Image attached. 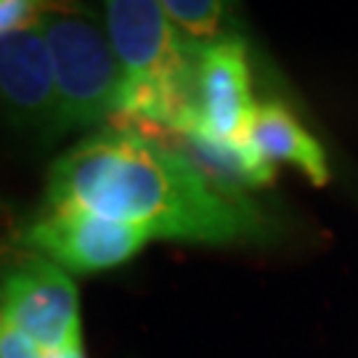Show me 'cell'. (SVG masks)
Returning a JSON list of instances; mask_svg holds the SVG:
<instances>
[{
  "mask_svg": "<svg viewBox=\"0 0 358 358\" xmlns=\"http://www.w3.org/2000/svg\"><path fill=\"white\" fill-rule=\"evenodd\" d=\"M173 22L199 45L244 40L231 0H159Z\"/></svg>",
  "mask_w": 358,
  "mask_h": 358,
  "instance_id": "30bf717a",
  "label": "cell"
},
{
  "mask_svg": "<svg viewBox=\"0 0 358 358\" xmlns=\"http://www.w3.org/2000/svg\"><path fill=\"white\" fill-rule=\"evenodd\" d=\"M3 324L32 340L43 353L83 340L80 300L69 271L29 252L3 273Z\"/></svg>",
  "mask_w": 358,
  "mask_h": 358,
  "instance_id": "277c9868",
  "label": "cell"
},
{
  "mask_svg": "<svg viewBox=\"0 0 358 358\" xmlns=\"http://www.w3.org/2000/svg\"><path fill=\"white\" fill-rule=\"evenodd\" d=\"M56 72L62 136L117 120L128 101V77L106 24L80 0H56L40 19Z\"/></svg>",
  "mask_w": 358,
  "mask_h": 358,
  "instance_id": "3957f363",
  "label": "cell"
},
{
  "mask_svg": "<svg viewBox=\"0 0 358 358\" xmlns=\"http://www.w3.org/2000/svg\"><path fill=\"white\" fill-rule=\"evenodd\" d=\"M0 96L6 120L43 143L62 138V106L45 35L38 27L0 38Z\"/></svg>",
  "mask_w": 358,
  "mask_h": 358,
  "instance_id": "8992f818",
  "label": "cell"
},
{
  "mask_svg": "<svg viewBox=\"0 0 358 358\" xmlns=\"http://www.w3.org/2000/svg\"><path fill=\"white\" fill-rule=\"evenodd\" d=\"M247 141L273 165L287 162L297 167L313 186H327L332 178L321 143L297 122V117L284 103L266 101L257 106Z\"/></svg>",
  "mask_w": 358,
  "mask_h": 358,
  "instance_id": "9c48e42d",
  "label": "cell"
},
{
  "mask_svg": "<svg viewBox=\"0 0 358 358\" xmlns=\"http://www.w3.org/2000/svg\"><path fill=\"white\" fill-rule=\"evenodd\" d=\"M196 122L220 141L247 143L260 103L252 96V75L244 40H223L202 48L196 66Z\"/></svg>",
  "mask_w": 358,
  "mask_h": 358,
  "instance_id": "52a82bcc",
  "label": "cell"
},
{
  "mask_svg": "<svg viewBox=\"0 0 358 358\" xmlns=\"http://www.w3.org/2000/svg\"><path fill=\"white\" fill-rule=\"evenodd\" d=\"M45 207L85 210L152 239L210 247L263 242L271 231L250 196L217 189L178 149L117 125L53 159Z\"/></svg>",
  "mask_w": 358,
  "mask_h": 358,
  "instance_id": "6da1fadb",
  "label": "cell"
},
{
  "mask_svg": "<svg viewBox=\"0 0 358 358\" xmlns=\"http://www.w3.org/2000/svg\"><path fill=\"white\" fill-rule=\"evenodd\" d=\"M45 358H85V348H83V340H75L69 345L59 348L53 353H45Z\"/></svg>",
  "mask_w": 358,
  "mask_h": 358,
  "instance_id": "4fadbf2b",
  "label": "cell"
},
{
  "mask_svg": "<svg viewBox=\"0 0 358 358\" xmlns=\"http://www.w3.org/2000/svg\"><path fill=\"white\" fill-rule=\"evenodd\" d=\"M56 0H0V38L38 27Z\"/></svg>",
  "mask_w": 358,
  "mask_h": 358,
  "instance_id": "8fae6325",
  "label": "cell"
},
{
  "mask_svg": "<svg viewBox=\"0 0 358 358\" xmlns=\"http://www.w3.org/2000/svg\"><path fill=\"white\" fill-rule=\"evenodd\" d=\"M103 24L128 77L117 128L162 136L196 122V66L202 48L159 0H103Z\"/></svg>",
  "mask_w": 358,
  "mask_h": 358,
  "instance_id": "7a4b0ae2",
  "label": "cell"
},
{
  "mask_svg": "<svg viewBox=\"0 0 358 358\" xmlns=\"http://www.w3.org/2000/svg\"><path fill=\"white\" fill-rule=\"evenodd\" d=\"M152 236L141 229L115 223L85 210L45 207L24 231L22 244L48 257L69 273H101L125 266Z\"/></svg>",
  "mask_w": 358,
  "mask_h": 358,
  "instance_id": "5b68a950",
  "label": "cell"
},
{
  "mask_svg": "<svg viewBox=\"0 0 358 358\" xmlns=\"http://www.w3.org/2000/svg\"><path fill=\"white\" fill-rule=\"evenodd\" d=\"M154 138L178 149L217 189L236 196H247L252 189H266L276 178V165L266 159L250 141H220L199 125H183Z\"/></svg>",
  "mask_w": 358,
  "mask_h": 358,
  "instance_id": "ba28073f",
  "label": "cell"
},
{
  "mask_svg": "<svg viewBox=\"0 0 358 358\" xmlns=\"http://www.w3.org/2000/svg\"><path fill=\"white\" fill-rule=\"evenodd\" d=\"M0 358H45V353L11 324L0 321Z\"/></svg>",
  "mask_w": 358,
  "mask_h": 358,
  "instance_id": "7c38bea8",
  "label": "cell"
}]
</instances>
